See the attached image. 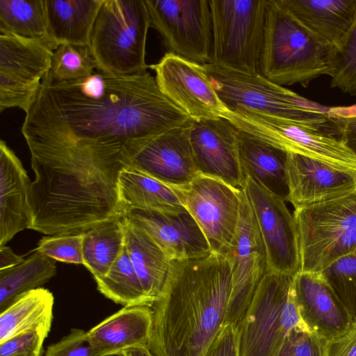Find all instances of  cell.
Instances as JSON below:
<instances>
[{
  "label": "cell",
  "mask_w": 356,
  "mask_h": 356,
  "mask_svg": "<svg viewBox=\"0 0 356 356\" xmlns=\"http://www.w3.org/2000/svg\"><path fill=\"white\" fill-rule=\"evenodd\" d=\"M29 145L61 147L122 162L191 118L168 99L150 73L92 76L58 82L49 72L25 113Z\"/></svg>",
  "instance_id": "1"
},
{
  "label": "cell",
  "mask_w": 356,
  "mask_h": 356,
  "mask_svg": "<svg viewBox=\"0 0 356 356\" xmlns=\"http://www.w3.org/2000/svg\"><path fill=\"white\" fill-rule=\"evenodd\" d=\"M29 149L35 173L30 229L47 235L79 234L124 215L118 190L123 163L69 148Z\"/></svg>",
  "instance_id": "2"
},
{
  "label": "cell",
  "mask_w": 356,
  "mask_h": 356,
  "mask_svg": "<svg viewBox=\"0 0 356 356\" xmlns=\"http://www.w3.org/2000/svg\"><path fill=\"white\" fill-rule=\"evenodd\" d=\"M232 276L223 254L172 261L154 302L149 349L155 356H204L227 323Z\"/></svg>",
  "instance_id": "3"
},
{
  "label": "cell",
  "mask_w": 356,
  "mask_h": 356,
  "mask_svg": "<svg viewBox=\"0 0 356 356\" xmlns=\"http://www.w3.org/2000/svg\"><path fill=\"white\" fill-rule=\"evenodd\" d=\"M332 49L316 40L277 1L267 0L260 74L280 86L307 88L332 74Z\"/></svg>",
  "instance_id": "4"
},
{
  "label": "cell",
  "mask_w": 356,
  "mask_h": 356,
  "mask_svg": "<svg viewBox=\"0 0 356 356\" xmlns=\"http://www.w3.org/2000/svg\"><path fill=\"white\" fill-rule=\"evenodd\" d=\"M218 97L229 111H249L288 119L313 129L335 133L328 106L277 85L260 73L204 65Z\"/></svg>",
  "instance_id": "5"
},
{
  "label": "cell",
  "mask_w": 356,
  "mask_h": 356,
  "mask_svg": "<svg viewBox=\"0 0 356 356\" xmlns=\"http://www.w3.org/2000/svg\"><path fill=\"white\" fill-rule=\"evenodd\" d=\"M294 275L266 273L238 325V356H277L292 332H314L297 302Z\"/></svg>",
  "instance_id": "6"
},
{
  "label": "cell",
  "mask_w": 356,
  "mask_h": 356,
  "mask_svg": "<svg viewBox=\"0 0 356 356\" xmlns=\"http://www.w3.org/2000/svg\"><path fill=\"white\" fill-rule=\"evenodd\" d=\"M145 0H103L90 36L97 70L114 75L147 72L149 28Z\"/></svg>",
  "instance_id": "7"
},
{
  "label": "cell",
  "mask_w": 356,
  "mask_h": 356,
  "mask_svg": "<svg viewBox=\"0 0 356 356\" xmlns=\"http://www.w3.org/2000/svg\"><path fill=\"white\" fill-rule=\"evenodd\" d=\"M300 268L320 273L356 250V192L295 209Z\"/></svg>",
  "instance_id": "8"
},
{
  "label": "cell",
  "mask_w": 356,
  "mask_h": 356,
  "mask_svg": "<svg viewBox=\"0 0 356 356\" xmlns=\"http://www.w3.org/2000/svg\"><path fill=\"white\" fill-rule=\"evenodd\" d=\"M267 0H210L212 64L260 73Z\"/></svg>",
  "instance_id": "9"
},
{
  "label": "cell",
  "mask_w": 356,
  "mask_h": 356,
  "mask_svg": "<svg viewBox=\"0 0 356 356\" xmlns=\"http://www.w3.org/2000/svg\"><path fill=\"white\" fill-rule=\"evenodd\" d=\"M238 130L287 152L318 161L356 175V155L330 131L249 111H228L226 117Z\"/></svg>",
  "instance_id": "10"
},
{
  "label": "cell",
  "mask_w": 356,
  "mask_h": 356,
  "mask_svg": "<svg viewBox=\"0 0 356 356\" xmlns=\"http://www.w3.org/2000/svg\"><path fill=\"white\" fill-rule=\"evenodd\" d=\"M149 26L168 52L202 65L213 62L211 13L208 0H145Z\"/></svg>",
  "instance_id": "11"
},
{
  "label": "cell",
  "mask_w": 356,
  "mask_h": 356,
  "mask_svg": "<svg viewBox=\"0 0 356 356\" xmlns=\"http://www.w3.org/2000/svg\"><path fill=\"white\" fill-rule=\"evenodd\" d=\"M169 186L199 225L211 252L225 255L239 222L242 190L200 174L187 184Z\"/></svg>",
  "instance_id": "12"
},
{
  "label": "cell",
  "mask_w": 356,
  "mask_h": 356,
  "mask_svg": "<svg viewBox=\"0 0 356 356\" xmlns=\"http://www.w3.org/2000/svg\"><path fill=\"white\" fill-rule=\"evenodd\" d=\"M54 49L41 39L0 32V111L18 108L25 113L44 76Z\"/></svg>",
  "instance_id": "13"
},
{
  "label": "cell",
  "mask_w": 356,
  "mask_h": 356,
  "mask_svg": "<svg viewBox=\"0 0 356 356\" xmlns=\"http://www.w3.org/2000/svg\"><path fill=\"white\" fill-rule=\"evenodd\" d=\"M225 256L232 276L227 323L238 327L267 272L265 245L252 207L243 189L239 222Z\"/></svg>",
  "instance_id": "14"
},
{
  "label": "cell",
  "mask_w": 356,
  "mask_h": 356,
  "mask_svg": "<svg viewBox=\"0 0 356 356\" xmlns=\"http://www.w3.org/2000/svg\"><path fill=\"white\" fill-rule=\"evenodd\" d=\"M252 207L263 238L267 272L295 275L300 271L298 238L293 214L286 200L246 177L243 188Z\"/></svg>",
  "instance_id": "15"
},
{
  "label": "cell",
  "mask_w": 356,
  "mask_h": 356,
  "mask_svg": "<svg viewBox=\"0 0 356 356\" xmlns=\"http://www.w3.org/2000/svg\"><path fill=\"white\" fill-rule=\"evenodd\" d=\"M149 67L163 93L192 120L225 118L228 109L216 92L204 65L170 52Z\"/></svg>",
  "instance_id": "16"
},
{
  "label": "cell",
  "mask_w": 356,
  "mask_h": 356,
  "mask_svg": "<svg viewBox=\"0 0 356 356\" xmlns=\"http://www.w3.org/2000/svg\"><path fill=\"white\" fill-rule=\"evenodd\" d=\"M190 141L200 175L242 190L245 177L238 152V129L226 118L192 120Z\"/></svg>",
  "instance_id": "17"
},
{
  "label": "cell",
  "mask_w": 356,
  "mask_h": 356,
  "mask_svg": "<svg viewBox=\"0 0 356 356\" xmlns=\"http://www.w3.org/2000/svg\"><path fill=\"white\" fill-rule=\"evenodd\" d=\"M144 232L172 260H186L211 252L209 244L191 213L126 208L123 215Z\"/></svg>",
  "instance_id": "18"
},
{
  "label": "cell",
  "mask_w": 356,
  "mask_h": 356,
  "mask_svg": "<svg viewBox=\"0 0 356 356\" xmlns=\"http://www.w3.org/2000/svg\"><path fill=\"white\" fill-rule=\"evenodd\" d=\"M192 119L147 143L127 166L168 186L188 184L200 175L190 141Z\"/></svg>",
  "instance_id": "19"
},
{
  "label": "cell",
  "mask_w": 356,
  "mask_h": 356,
  "mask_svg": "<svg viewBox=\"0 0 356 356\" xmlns=\"http://www.w3.org/2000/svg\"><path fill=\"white\" fill-rule=\"evenodd\" d=\"M288 200L294 209L341 198L356 192V175L318 161L288 153Z\"/></svg>",
  "instance_id": "20"
},
{
  "label": "cell",
  "mask_w": 356,
  "mask_h": 356,
  "mask_svg": "<svg viewBox=\"0 0 356 356\" xmlns=\"http://www.w3.org/2000/svg\"><path fill=\"white\" fill-rule=\"evenodd\" d=\"M316 40L334 51L356 22V0H277Z\"/></svg>",
  "instance_id": "21"
},
{
  "label": "cell",
  "mask_w": 356,
  "mask_h": 356,
  "mask_svg": "<svg viewBox=\"0 0 356 356\" xmlns=\"http://www.w3.org/2000/svg\"><path fill=\"white\" fill-rule=\"evenodd\" d=\"M31 180L21 161L0 141V245L32 223L29 205Z\"/></svg>",
  "instance_id": "22"
},
{
  "label": "cell",
  "mask_w": 356,
  "mask_h": 356,
  "mask_svg": "<svg viewBox=\"0 0 356 356\" xmlns=\"http://www.w3.org/2000/svg\"><path fill=\"white\" fill-rule=\"evenodd\" d=\"M152 326V307L129 305L87 332L91 346L100 356H120L129 349L149 348Z\"/></svg>",
  "instance_id": "23"
},
{
  "label": "cell",
  "mask_w": 356,
  "mask_h": 356,
  "mask_svg": "<svg viewBox=\"0 0 356 356\" xmlns=\"http://www.w3.org/2000/svg\"><path fill=\"white\" fill-rule=\"evenodd\" d=\"M293 282L301 315L314 332L326 339L353 323L321 273L298 272Z\"/></svg>",
  "instance_id": "24"
},
{
  "label": "cell",
  "mask_w": 356,
  "mask_h": 356,
  "mask_svg": "<svg viewBox=\"0 0 356 356\" xmlns=\"http://www.w3.org/2000/svg\"><path fill=\"white\" fill-rule=\"evenodd\" d=\"M49 42L89 45L94 23L103 0H44Z\"/></svg>",
  "instance_id": "25"
},
{
  "label": "cell",
  "mask_w": 356,
  "mask_h": 356,
  "mask_svg": "<svg viewBox=\"0 0 356 356\" xmlns=\"http://www.w3.org/2000/svg\"><path fill=\"white\" fill-rule=\"evenodd\" d=\"M238 152L243 173L272 193L288 200V153L238 130Z\"/></svg>",
  "instance_id": "26"
},
{
  "label": "cell",
  "mask_w": 356,
  "mask_h": 356,
  "mask_svg": "<svg viewBox=\"0 0 356 356\" xmlns=\"http://www.w3.org/2000/svg\"><path fill=\"white\" fill-rule=\"evenodd\" d=\"M125 244L146 295L154 302L161 293L172 260L144 232L122 216Z\"/></svg>",
  "instance_id": "27"
},
{
  "label": "cell",
  "mask_w": 356,
  "mask_h": 356,
  "mask_svg": "<svg viewBox=\"0 0 356 356\" xmlns=\"http://www.w3.org/2000/svg\"><path fill=\"white\" fill-rule=\"evenodd\" d=\"M118 190L125 209L161 212L186 210L169 186L129 166L120 172Z\"/></svg>",
  "instance_id": "28"
},
{
  "label": "cell",
  "mask_w": 356,
  "mask_h": 356,
  "mask_svg": "<svg viewBox=\"0 0 356 356\" xmlns=\"http://www.w3.org/2000/svg\"><path fill=\"white\" fill-rule=\"evenodd\" d=\"M54 298L47 289L31 290L0 312V343L32 330L50 332Z\"/></svg>",
  "instance_id": "29"
},
{
  "label": "cell",
  "mask_w": 356,
  "mask_h": 356,
  "mask_svg": "<svg viewBox=\"0 0 356 356\" xmlns=\"http://www.w3.org/2000/svg\"><path fill=\"white\" fill-rule=\"evenodd\" d=\"M121 218L82 233L83 265L94 279L106 274L123 250L125 236Z\"/></svg>",
  "instance_id": "30"
},
{
  "label": "cell",
  "mask_w": 356,
  "mask_h": 356,
  "mask_svg": "<svg viewBox=\"0 0 356 356\" xmlns=\"http://www.w3.org/2000/svg\"><path fill=\"white\" fill-rule=\"evenodd\" d=\"M56 274L54 260L38 252L19 265L0 270V312L24 293L40 288Z\"/></svg>",
  "instance_id": "31"
},
{
  "label": "cell",
  "mask_w": 356,
  "mask_h": 356,
  "mask_svg": "<svg viewBox=\"0 0 356 356\" xmlns=\"http://www.w3.org/2000/svg\"><path fill=\"white\" fill-rule=\"evenodd\" d=\"M98 291L107 298L124 306L148 305L154 300L144 291L124 244L123 250L104 276L95 279Z\"/></svg>",
  "instance_id": "32"
},
{
  "label": "cell",
  "mask_w": 356,
  "mask_h": 356,
  "mask_svg": "<svg viewBox=\"0 0 356 356\" xmlns=\"http://www.w3.org/2000/svg\"><path fill=\"white\" fill-rule=\"evenodd\" d=\"M0 32L49 44L44 0H0Z\"/></svg>",
  "instance_id": "33"
},
{
  "label": "cell",
  "mask_w": 356,
  "mask_h": 356,
  "mask_svg": "<svg viewBox=\"0 0 356 356\" xmlns=\"http://www.w3.org/2000/svg\"><path fill=\"white\" fill-rule=\"evenodd\" d=\"M97 63L90 45L60 44L54 51L51 77L58 82H71L92 76Z\"/></svg>",
  "instance_id": "34"
},
{
  "label": "cell",
  "mask_w": 356,
  "mask_h": 356,
  "mask_svg": "<svg viewBox=\"0 0 356 356\" xmlns=\"http://www.w3.org/2000/svg\"><path fill=\"white\" fill-rule=\"evenodd\" d=\"M325 280L353 322H356V250L325 270Z\"/></svg>",
  "instance_id": "35"
},
{
  "label": "cell",
  "mask_w": 356,
  "mask_h": 356,
  "mask_svg": "<svg viewBox=\"0 0 356 356\" xmlns=\"http://www.w3.org/2000/svg\"><path fill=\"white\" fill-rule=\"evenodd\" d=\"M330 86L356 96V22L343 44L332 51Z\"/></svg>",
  "instance_id": "36"
},
{
  "label": "cell",
  "mask_w": 356,
  "mask_h": 356,
  "mask_svg": "<svg viewBox=\"0 0 356 356\" xmlns=\"http://www.w3.org/2000/svg\"><path fill=\"white\" fill-rule=\"evenodd\" d=\"M82 244V234L49 235L38 241L35 251L54 260L83 265Z\"/></svg>",
  "instance_id": "37"
},
{
  "label": "cell",
  "mask_w": 356,
  "mask_h": 356,
  "mask_svg": "<svg viewBox=\"0 0 356 356\" xmlns=\"http://www.w3.org/2000/svg\"><path fill=\"white\" fill-rule=\"evenodd\" d=\"M49 332L32 330L0 343V356H41Z\"/></svg>",
  "instance_id": "38"
},
{
  "label": "cell",
  "mask_w": 356,
  "mask_h": 356,
  "mask_svg": "<svg viewBox=\"0 0 356 356\" xmlns=\"http://www.w3.org/2000/svg\"><path fill=\"white\" fill-rule=\"evenodd\" d=\"M44 356H100L91 346L88 332L72 328L69 334L56 343L49 345Z\"/></svg>",
  "instance_id": "39"
},
{
  "label": "cell",
  "mask_w": 356,
  "mask_h": 356,
  "mask_svg": "<svg viewBox=\"0 0 356 356\" xmlns=\"http://www.w3.org/2000/svg\"><path fill=\"white\" fill-rule=\"evenodd\" d=\"M325 339L315 332H292L277 356H323Z\"/></svg>",
  "instance_id": "40"
},
{
  "label": "cell",
  "mask_w": 356,
  "mask_h": 356,
  "mask_svg": "<svg viewBox=\"0 0 356 356\" xmlns=\"http://www.w3.org/2000/svg\"><path fill=\"white\" fill-rule=\"evenodd\" d=\"M238 327L227 323L210 344L204 356H238Z\"/></svg>",
  "instance_id": "41"
},
{
  "label": "cell",
  "mask_w": 356,
  "mask_h": 356,
  "mask_svg": "<svg viewBox=\"0 0 356 356\" xmlns=\"http://www.w3.org/2000/svg\"><path fill=\"white\" fill-rule=\"evenodd\" d=\"M323 356H356V322L324 341Z\"/></svg>",
  "instance_id": "42"
},
{
  "label": "cell",
  "mask_w": 356,
  "mask_h": 356,
  "mask_svg": "<svg viewBox=\"0 0 356 356\" xmlns=\"http://www.w3.org/2000/svg\"><path fill=\"white\" fill-rule=\"evenodd\" d=\"M335 119L339 139L356 155V118Z\"/></svg>",
  "instance_id": "43"
},
{
  "label": "cell",
  "mask_w": 356,
  "mask_h": 356,
  "mask_svg": "<svg viewBox=\"0 0 356 356\" xmlns=\"http://www.w3.org/2000/svg\"><path fill=\"white\" fill-rule=\"evenodd\" d=\"M23 257L16 254L10 248L0 245V270L9 268L22 263Z\"/></svg>",
  "instance_id": "44"
},
{
  "label": "cell",
  "mask_w": 356,
  "mask_h": 356,
  "mask_svg": "<svg viewBox=\"0 0 356 356\" xmlns=\"http://www.w3.org/2000/svg\"><path fill=\"white\" fill-rule=\"evenodd\" d=\"M328 115L332 118H356V104L348 106L329 107Z\"/></svg>",
  "instance_id": "45"
},
{
  "label": "cell",
  "mask_w": 356,
  "mask_h": 356,
  "mask_svg": "<svg viewBox=\"0 0 356 356\" xmlns=\"http://www.w3.org/2000/svg\"><path fill=\"white\" fill-rule=\"evenodd\" d=\"M120 356H155L149 350V348H138L127 350L123 352Z\"/></svg>",
  "instance_id": "46"
}]
</instances>
